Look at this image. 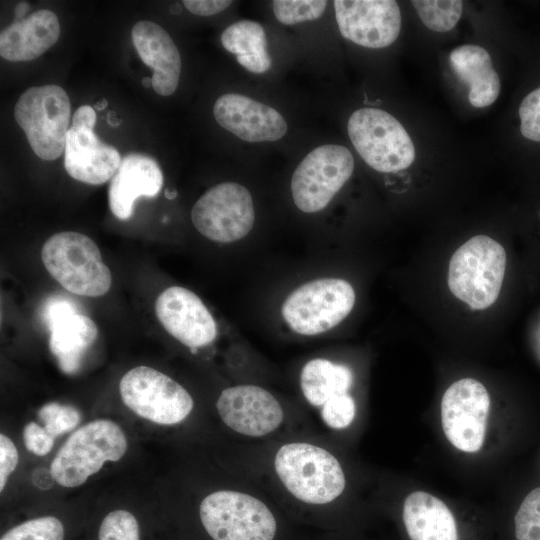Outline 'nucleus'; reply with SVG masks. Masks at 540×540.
I'll use <instances>...</instances> for the list:
<instances>
[{
	"label": "nucleus",
	"instance_id": "f257e3e1",
	"mask_svg": "<svg viewBox=\"0 0 540 540\" xmlns=\"http://www.w3.org/2000/svg\"><path fill=\"white\" fill-rule=\"evenodd\" d=\"M272 466L284 489L306 505L332 503L346 487L345 473L337 457L311 442L282 444L274 453Z\"/></svg>",
	"mask_w": 540,
	"mask_h": 540
},
{
	"label": "nucleus",
	"instance_id": "f03ea898",
	"mask_svg": "<svg viewBox=\"0 0 540 540\" xmlns=\"http://www.w3.org/2000/svg\"><path fill=\"white\" fill-rule=\"evenodd\" d=\"M199 520L212 540H276L279 523L273 510L250 493L222 489L203 498Z\"/></svg>",
	"mask_w": 540,
	"mask_h": 540
},
{
	"label": "nucleus",
	"instance_id": "7ed1b4c3",
	"mask_svg": "<svg viewBox=\"0 0 540 540\" xmlns=\"http://www.w3.org/2000/svg\"><path fill=\"white\" fill-rule=\"evenodd\" d=\"M41 259L49 274L70 293L99 297L111 287L110 269L97 244L84 234L65 231L52 235L42 246Z\"/></svg>",
	"mask_w": 540,
	"mask_h": 540
},
{
	"label": "nucleus",
	"instance_id": "20e7f679",
	"mask_svg": "<svg viewBox=\"0 0 540 540\" xmlns=\"http://www.w3.org/2000/svg\"><path fill=\"white\" fill-rule=\"evenodd\" d=\"M505 268L503 246L488 236H474L461 245L450 259L449 289L470 308L486 309L500 294Z\"/></svg>",
	"mask_w": 540,
	"mask_h": 540
},
{
	"label": "nucleus",
	"instance_id": "39448f33",
	"mask_svg": "<svg viewBox=\"0 0 540 540\" xmlns=\"http://www.w3.org/2000/svg\"><path fill=\"white\" fill-rule=\"evenodd\" d=\"M126 450L121 427L109 419H97L70 435L52 460L50 472L59 485L77 487L106 461L120 460Z\"/></svg>",
	"mask_w": 540,
	"mask_h": 540
},
{
	"label": "nucleus",
	"instance_id": "423d86ee",
	"mask_svg": "<svg viewBox=\"0 0 540 540\" xmlns=\"http://www.w3.org/2000/svg\"><path fill=\"white\" fill-rule=\"evenodd\" d=\"M356 300L353 286L341 278H318L294 289L281 314L288 327L302 336L325 333L341 323Z\"/></svg>",
	"mask_w": 540,
	"mask_h": 540
},
{
	"label": "nucleus",
	"instance_id": "0eeeda50",
	"mask_svg": "<svg viewBox=\"0 0 540 540\" xmlns=\"http://www.w3.org/2000/svg\"><path fill=\"white\" fill-rule=\"evenodd\" d=\"M70 109L66 91L54 84L30 87L19 97L14 117L39 158L56 160L65 151Z\"/></svg>",
	"mask_w": 540,
	"mask_h": 540
},
{
	"label": "nucleus",
	"instance_id": "6e6552de",
	"mask_svg": "<svg viewBox=\"0 0 540 540\" xmlns=\"http://www.w3.org/2000/svg\"><path fill=\"white\" fill-rule=\"evenodd\" d=\"M349 138L374 170L383 173L408 168L415 159L414 144L402 124L378 108H361L348 120Z\"/></svg>",
	"mask_w": 540,
	"mask_h": 540
},
{
	"label": "nucleus",
	"instance_id": "1a4fd4ad",
	"mask_svg": "<svg viewBox=\"0 0 540 540\" xmlns=\"http://www.w3.org/2000/svg\"><path fill=\"white\" fill-rule=\"evenodd\" d=\"M123 403L138 416L160 425L185 420L194 407L190 393L168 375L148 366H137L119 383Z\"/></svg>",
	"mask_w": 540,
	"mask_h": 540
},
{
	"label": "nucleus",
	"instance_id": "9d476101",
	"mask_svg": "<svg viewBox=\"0 0 540 540\" xmlns=\"http://www.w3.org/2000/svg\"><path fill=\"white\" fill-rule=\"evenodd\" d=\"M353 170L354 158L346 147L329 144L313 149L292 175L294 204L304 213L321 211L349 180Z\"/></svg>",
	"mask_w": 540,
	"mask_h": 540
},
{
	"label": "nucleus",
	"instance_id": "9b49d317",
	"mask_svg": "<svg viewBox=\"0 0 540 540\" xmlns=\"http://www.w3.org/2000/svg\"><path fill=\"white\" fill-rule=\"evenodd\" d=\"M191 220L209 240L232 243L253 228L255 211L249 190L236 182H223L207 190L193 205Z\"/></svg>",
	"mask_w": 540,
	"mask_h": 540
},
{
	"label": "nucleus",
	"instance_id": "f8f14e48",
	"mask_svg": "<svg viewBox=\"0 0 540 540\" xmlns=\"http://www.w3.org/2000/svg\"><path fill=\"white\" fill-rule=\"evenodd\" d=\"M306 402L319 410L323 423L334 430L347 428L356 415V405L349 391L352 370L326 358H314L304 364L299 377Z\"/></svg>",
	"mask_w": 540,
	"mask_h": 540
},
{
	"label": "nucleus",
	"instance_id": "ddd939ff",
	"mask_svg": "<svg viewBox=\"0 0 540 540\" xmlns=\"http://www.w3.org/2000/svg\"><path fill=\"white\" fill-rule=\"evenodd\" d=\"M490 397L472 378L452 383L441 402V422L448 441L464 452H477L485 438Z\"/></svg>",
	"mask_w": 540,
	"mask_h": 540
},
{
	"label": "nucleus",
	"instance_id": "4468645a",
	"mask_svg": "<svg viewBox=\"0 0 540 540\" xmlns=\"http://www.w3.org/2000/svg\"><path fill=\"white\" fill-rule=\"evenodd\" d=\"M95 123L93 107L83 105L75 111L66 136L64 166L73 179L100 185L112 179L122 159L116 148L94 133Z\"/></svg>",
	"mask_w": 540,
	"mask_h": 540
},
{
	"label": "nucleus",
	"instance_id": "2eb2a0df",
	"mask_svg": "<svg viewBox=\"0 0 540 540\" xmlns=\"http://www.w3.org/2000/svg\"><path fill=\"white\" fill-rule=\"evenodd\" d=\"M216 409L229 429L250 438H262L276 432L285 419L279 400L255 384L225 388L217 399Z\"/></svg>",
	"mask_w": 540,
	"mask_h": 540
},
{
	"label": "nucleus",
	"instance_id": "dca6fc26",
	"mask_svg": "<svg viewBox=\"0 0 540 540\" xmlns=\"http://www.w3.org/2000/svg\"><path fill=\"white\" fill-rule=\"evenodd\" d=\"M335 17L341 35L367 48L391 45L401 28V13L393 0H335Z\"/></svg>",
	"mask_w": 540,
	"mask_h": 540
},
{
	"label": "nucleus",
	"instance_id": "f3484780",
	"mask_svg": "<svg viewBox=\"0 0 540 540\" xmlns=\"http://www.w3.org/2000/svg\"><path fill=\"white\" fill-rule=\"evenodd\" d=\"M155 313L164 329L191 349L208 346L217 337L212 314L187 288L171 286L165 289L156 299Z\"/></svg>",
	"mask_w": 540,
	"mask_h": 540
},
{
	"label": "nucleus",
	"instance_id": "a211bd4d",
	"mask_svg": "<svg viewBox=\"0 0 540 540\" xmlns=\"http://www.w3.org/2000/svg\"><path fill=\"white\" fill-rule=\"evenodd\" d=\"M213 115L221 127L247 142L277 141L288 129L277 110L238 93L220 96Z\"/></svg>",
	"mask_w": 540,
	"mask_h": 540
},
{
	"label": "nucleus",
	"instance_id": "6ab92c4d",
	"mask_svg": "<svg viewBox=\"0 0 540 540\" xmlns=\"http://www.w3.org/2000/svg\"><path fill=\"white\" fill-rule=\"evenodd\" d=\"M162 186L163 174L153 158L138 153L128 154L110 181L109 208L116 218L127 220L133 214L138 197H155Z\"/></svg>",
	"mask_w": 540,
	"mask_h": 540
},
{
	"label": "nucleus",
	"instance_id": "aec40b11",
	"mask_svg": "<svg viewBox=\"0 0 540 540\" xmlns=\"http://www.w3.org/2000/svg\"><path fill=\"white\" fill-rule=\"evenodd\" d=\"M131 36L138 55L153 69L154 91L161 96L173 94L179 84L181 57L170 35L158 24L142 20L133 26Z\"/></svg>",
	"mask_w": 540,
	"mask_h": 540
},
{
	"label": "nucleus",
	"instance_id": "412c9836",
	"mask_svg": "<svg viewBox=\"0 0 540 540\" xmlns=\"http://www.w3.org/2000/svg\"><path fill=\"white\" fill-rule=\"evenodd\" d=\"M60 36L57 15L47 9L14 21L0 33V55L12 61H30L52 47Z\"/></svg>",
	"mask_w": 540,
	"mask_h": 540
},
{
	"label": "nucleus",
	"instance_id": "4be33fe9",
	"mask_svg": "<svg viewBox=\"0 0 540 540\" xmlns=\"http://www.w3.org/2000/svg\"><path fill=\"white\" fill-rule=\"evenodd\" d=\"M449 62L455 74L469 86L472 106L483 108L495 102L501 83L487 50L478 45H462L450 53Z\"/></svg>",
	"mask_w": 540,
	"mask_h": 540
},
{
	"label": "nucleus",
	"instance_id": "5701e85b",
	"mask_svg": "<svg viewBox=\"0 0 540 540\" xmlns=\"http://www.w3.org/2000/svg\"><path fill=\"white\" fill-rule=\"evenodd\" d=\"M403 522L411 540H458L450 509L439 498L424 491L406 497Z\"/></svg>",
	"mask_w": 540,
	"mask_h": 540
},
{
	"label": "nucleus",
	"instance_id": "b1692460",
	"mask_svg": "<svg viewBox=\"0 0 540 540\" xmlns=\"http://www.w3.org/2000/svg\"><path fill=\"white\" fill-rule=\"evenodd\" d=\"M49 347L60 369L76 373L82 359L98 336L95 322L81 313H71L54 320L49 326Z\"/></svg>",
	"mask_w": 540,
	"mask_h": 540
},
{
	"label": "nucleus",
	"instance_id": "393cba45",
	"mask_svg": "<svg viewBox=\"0 0 540 540\" xmlns=\"http://www.w3.org/2000/svg\"><path fill=\"white\" fill-rule=\"evenodd\" d=\"M221 43L236 55L238 63L248 71L261 74L271 67L266 33L262 25L253 20H240L228 26L221 34Z\"/></svg>",
	"mask_w": 540,
	"mask_h": 540
},
{
	"label": "nucleus",
	"instance_id": "a878e982",
	"mask_svg": "<svg viewBox=\"0 0 540 540\" xmlns=\"http://www.w3.org/2000/svg\"><path fill=\"white\" fill-rule=\"evenodd\" d=\"M411 3L425 26L436 32L453 29L463 10V2L459 0H416Z\"/></svg>",
	"mask_w": 540,
	"mask_h": 540
},
{
	"label": "nucleus",
	"instance_id": "bb28decb",
	"mask_svg": "<svg viewBox=\"0 0 540 540\" xmlns=\"http://www.w3.org/2000/svg\"><path fill=\"white\" fill-rule=\"evenodd\" d=\"M65 529L55 516L26 520L8 529L0 540H64Z\"/></svg>",
	"mask_w": 540,
	"mask_h": 540
},
{
	"label": "nucleus",
	"instance_id": "cd10ccee",
	"mask_svg": "<svg viewBox=\"0 0 540 540\" xmlns=\"http://www.w3.org/2000/svg\"><path fill=\"white\" fill-rule=\"evenodd\" d=\"M327 3L324 0H275L272 6L273 13L280 23L294 25L320 18Z\"/></svg>",
	"mask_w": 540,
	"mask_h": 540
},
{
	"label": "nucleus",
	"instance_id": "c85d7f7f",
	"mask_svg": "<svg viewBox=\"0 0 540 540\" xmlns=\"http://www.w3.org/2000/svg\"><path fill=\"white\" fill-rule=\"evenodd\" d=\"M97 540H140L138 520L127 510H113L102 519Z\"/></svg>",
	"mask_w": 540,
	"mask_h": 540
},
{
	"label": "nucleus",
	"instance_id": "c756f323",
	"mask_svg": "<svg viewBox=\"0 0 540 540\" xmlns=\"http://www.w3.org/2000/svg\"><path fill=\"white\" fill-rule=\"evenodd\" d=\"M514 523L516 540H540V487L524 498Z\"/></svg>",
	"mask_w": 540,
	"mask_h": 540
},
{
	"label": "nucleus",
	"instance_id": "7c9ffc66",
	"mask_svg": "<svg viewBox=\"0 0 540 540\" xmlns=\"http://www.w3.org/2000/svg\"><path fill=\"white\" fill-rule=\"evenodd\" d=\"M38 418L44 423L45 429L57 437L73 430L79 424L81 415L71 405L49 402L38 410Z\"/></svg>",
	"mask_w": 540,
	"mask_h": 540
},
{
	"label": "nucleus",
	"instance_id": "2f4dec72",
	"mask_svg": "<svg viewBox=\"0 0 540 540\" xmlns=\"http://www.w3.org/2000/svg\"><path fill=\"white\" fill-rule=\"evenodd\" d=\"M521 134L540 142V87L530 92L519 107Z\"/></svg>",
	"mask_w": 540,
	"mask_h": 540
},
{
	"label": "nucleus",
	"instance_id": "473e14b6",
	"mask_svg": "<svg viewBox=\"0 0 540 540\" xmlns=\"http://www.w3.org/2000/svg\"><path fill=\"white\" fill-rule=\"evenodd\" d=\"M23 439L26 448L30 452L38 456H44L52 449L55 437L44 426L30 422L24 427Z\"/></svg>",
	"mask_w": 540,
	"mask_h": 540
},
{
	"label": "nucleus",
	"instance_id": "72a5a7b5",
	"mask_svg": "<svg viewBox=\"0 0 540 540\" xmlns=\"http://www.w3.org/2000/svg\"><path fill=\"white\" fill-rule=\"evenodd\" d=\"M18 464V451L14 443L4 434L0 435V491Z\"/></svg>",
	"mask_w": 540,
	"mask_h": 540
},
{
	"label": "nucleus",
	"instance_id": "f704fd0d",
	"mask_svg": "<svg viewBox=\"0 0 540 540\" xmlns=\"http://www.w3.org/2000/svg\"><path fill=\"white\" fill-rule=\"evenodd\" d=\"M71 313H79L76 310L75 304L69 299L60 296L51 297L47 300L44 306L43 316L47 326H49L57 318Z\"/></svg>",
	"mask_w": 540,
	"mask_h": 540
},
{
	"label": "nucleus",
	"instance_id": "c9c22d12",
	"mask_svg": "<svg viewBox=\"0 0 540 540\" xmlns=\"http://www.w3.org/2000/svg\"><path fill=\"white\" fill-rule=\"evenodd\" d=\"M228 0H184L183 4L192 14L198 16H211L222 12L230 6Z\"/></svg>",
	"mask_w": 540,
	"mask_h": 540
},
{
	"label": "nucleus",
	"instance_id": "e433bc0d",
	"mask_svg": "<svg viewBox=\"0 0 540 540\" xmlns=\"http://www.w3.org/2000/svg\"><path fill=\"white\" fill-rule=\"evenodd\" d=\"M28 10H29L28 3L26 2L18 3L14 11L15 21L24 19L23 17L25 16Z\"/></svg>",
	"mask_w": 540,
	"mask_h": 540
},
{
	"label": "nucleus",
	"instance_id": "4c0bfd02",
	"mask_svg": "<svg viewBox=\"0 0 540 540\" xmlns=\"http://www.w3.org/2000/svg\"><path fill=\"white\" fill-rule=\"evenodd\" d=\"M107 106V101L105 99H102L101 101L97 102L93 108L98 110H103Z\"/></svg>",
	"mask_w": 540,
	"mask_h": 540
},
{
	"label": "nucleus",
	"instance_id": "58836bf2",
	"mask_svg": "<svg viewBox=\"0 0 540 540\" xmlns=\"http://www.w3.org/2000/svg\"><path fill=\"white\" fill-rule=\"evenodd\" d=\"M142 85L145 87V88H149L150 86H152V78L150 77H144L142 78Z\"/></svg>",
	"mask_w": 540,
	"mask_h": 540
},
{
	"label": "nucleus",
	"instance_id": "ea45409f",
	"mask_svg": "<svg viewBox=\"0 0 540 540\" xmlns=\"http://www.w3.org/2000/svg\"><path fill=\"white\" fill-rule=\"evenodd\" d=\"M165 196H166V198H168V199H173V198H175V196H176V191H175V190H173V191L171 190V191H170L169 189H166V190H165Z\"/></svg>",
	"mask_w": 540,
	"mask_h": 540
}]
</instances>
